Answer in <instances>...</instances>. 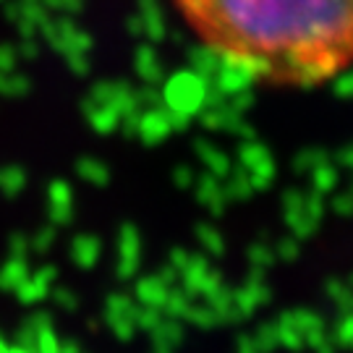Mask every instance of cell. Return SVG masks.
I'll use <instances>...</instances> for the list:
<instances>
[{"label":"cell","instance_id":"cell-1","mask_svg":"<svg viewBox=\"0 0 353 353\" xmlns=\"http://www.w3.org/2000/svg\"><path fill=\"white\" fill-rule=\"evenodd\" d=\"M173 3L207 50L267 87H322L353 65V0Z\"/></svg>","mask_w":353,"mask_h":353}]
</instances>
